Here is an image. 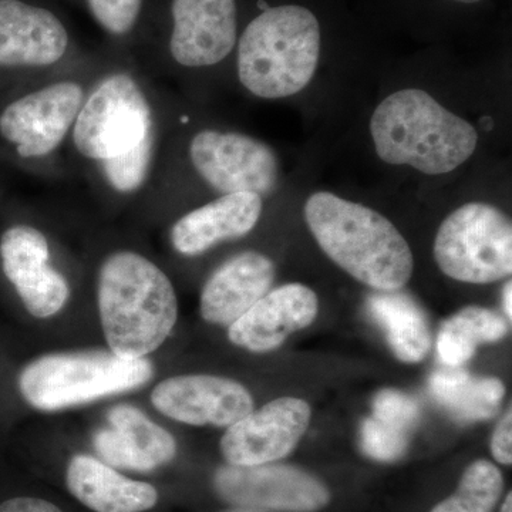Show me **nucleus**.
<instances>
[{"label":"nucleus","instance_id":"17","mask_svg":"<svg viewBox=\"0 0 512 512\" xmlns=\"http://www.w3.org/2000/svg\"><path fill=\"white\" fill-rule=\"evenodd\" d=\"M107 417L111 429L97 434L94 448L109 466L147 473L177 454L174 437L136 407L120 404Z\"/></svg>","mask_w":512,"mask_h":512},{"label":"nucleus","instance_id":"24","mask_svg":"<svg viewBox=\"0 0 512 512\" xmlns=\"http://www.w3.org/2000/svg\"><path fill=\"white\" fill-rule=\"evenodd\" d=\"M504 490L501 471L487 460H478L464 471L456 493L431 512H493Z\"/></svg>","mask_w":512,"mask_h":512},{"label":"nucleus","instance_id":"27","mask_svg":"<svg viewBox=\"0 0 512 512\" xmlns=\"http://www.w3.org/2000/svg\"><path fill=\"white\" fill-rule=\"evenodd\" d=\"M97 23L114 36L127 35L136 26L143 0H87Z\"/></svg>","mask_w":512,"mask_h":512},{"label":"nucleus","instance_id":"22","mask_svg":"<svg viewBox=\"0 0 512 512\" xmlns=\"http://www.w3.org/2000/svg\"><path fill=\"white\" fill-rule=\"evenodd\" d=\"M429 390L454 419L471 423L491 419L503 402V382L493 377H473L461 367L437 370L429 380Z\"/></svg>","mask_w":512,"mask_h":512},{"label":"nucleus","instance_id":"19","mask_svg":"<svg viewBox=\"0 0 512 512\" xmlns=\"http://www.w3.org/2000/svg\"><path fill=\"white\" fill-rule=\"evenodd\" d=\"M261 214L262 197L258 194H224L175 222L171 244L183 255L204 254L220 242L247 235L258 224Z\"/></svg>","mask_w":512,"mask_h":512},{"label":"nucleus","instance_id":"29","mask_svg":"<svg viewBox=\"0 0 512 512\" xmlns=\"http://www.w3.org/2000/svg\"><path fill=\"white\" fill-rule=\"evenodd\" d=\"M491 453L498 463L510 466L512 463V413L505 414L498 423L491 439Z\"/></svg>","mask_w":512,"mask_h":512},{"label":"nucleus","instance_id":"14","mask_svg":"<svg viewBox=\"0 0 512 512\" xmlns=\"http://www.w3.org/2000/svg\"><path fill=\"white\" fill-rule=\"evenodd\" d=\"M170 50L185 67L222 62L237 45L235 0H173Z\"/></svg>","mask_w":512,"mask_h":512},{"label":"nucleus","instance_id":"32","mask_svg":"<svg viewBox=\"0 0 512 512\" xmlns=\"http://www.w3.org/2000/svg\"><path fill=\"white\" fill-rule=\"evenodd\" d=\"M501 512H512V494L508 493L507 498H505L503 508H501Z\"/></svg>","mask_w":512,"mask_h":512},{"label":"nucleus","instance_id":"6","mask_svg":"<svg viewBox=\"0 0 512 512\" xmlns=\"http://www.w3.org/2000/svg\"><path fill=\"white\" fill-rule=\"evenodd\" d=\"M434 256L441 271L466 284H491L512 272V225L494 205L468 202L440 225Z\"/></svg>","mask_w":512,"mask_h":512},{"label":"nucleus","instance_id":"4","mask_svg":"<svg viewBox=\"0 0 512 512\" xmlns=\"http://www.w3.org/2000/svg\"><path fill=\"white\" fill-rule=\"evenodd\" d=\"M320 45L322 33L311 10L296 5L266 9L239 39V80L261 99L293 96L311 83Z\"/></svg>","mask_w":512,"mask_h":512},{"label":"nucleus","instance_id":"11","mask_svg":"<svg viewBox=\"0 0 512 512\" xmlns=\"http://www.w3.org/2000/svg\"><path fill=\"white\" fill-rule=\"evenodd\" d=\"M312 410L296 397H281L228 427L221 451L231 466H262L288 456L302 439Z\"/></svg>","mask_w":512,"mask_h":512},{"label":"nucleus","instance_id":"9","mask_svg":"<svg viewBox=\"0 0 512 512\" xmlns=\"http://www.w3.org/2000/svg\"><path fill=\"white\" fill-rule=\"evenodd\" d=\"M86 93L64 80L26 94L0 114V134L22 158L46 157L63 143L82 109Z\"/></svg>","mask_w":512,"mask_h":512},{"label":"nucleus","instance_id":"1","mask_svg":"<svg viewBox=\"0 0 512 512\" xmlns=\"http://www.w3.org/2000/svg\"><path fill=\"white\" fill-rule=\"evenodd\" d=\"M305 220L322 251L362 284L394 292L412 278V249L392 222L372 208L316 192L306 201Z\"/></svg>","mask_w":512,"mask_h":512},{"label":"nucleus","instance_id":"33","mask_svg":"<svg viewBox=\"0 0 512 512\" xmlns=\"http://www.w3.org/2000/svg\"><path fill=\"white\" fill-rule=\"evenodd\" d=\"M456 2H461V3H477V2H480V0H456Z\"/></svg>","mask_w":512,"mask_h":512},{"label":"nucleus","instance_id":"18","mask_svg":"<svg viewBox=\"0 0 512 512\" xmlns=\"http://www.w3.org/2000/svg\"><path fill=\"white\" fill-rule=\"evenodd\" d=\"M274 279L275 265L268 256L255 251L234 256L202 289V318L214 325L231 326L264 298Z\"/></svg>","mask_w":512,"mask_h":512},{"label":"nucleus","instance_id":"28","mask_svg":"<svg viewBox=\"0 0 512 512\" xmlns=\"http://www.w3.org/2000/svg\"><path fill=\"white\" fill-rule=\"evenodd\" d=\"M373 416L393 421L412 431L419 421V404L413 397L397 390H382L373 400Z\"/></svg>","mask_w":512,"mask_h":512},{"label":"nucleus","instance_id":"10","mask_svg":"<svg viewBox=\"0 0 512 512\" xmlns=\"http://www.w3.org/2000/svg\"><path fill=\"white\" fill-rule=\"evenodd\" d=\"M215 490L228 503L286 512H315L330 494L318 478L288 466H229L217 471Z\"/></svg>","mask_w":512,"mask_h":512},{"label":"nucleus","instance_id":"26","mask_svg":"<svg viewBox=\"0 0 512 512\" xmlns=\"http://www.w3.org/2000/svg\"><path fill=\"white\" fill-rule=\"evenodd\" d=\"M156 140L148 141L127 156L100 163L107 183L121 194H131L143 187L153 163Z\"/></svg>","mask_w":512,"mask_h":512},{"label":"nucleus","instance_id":"23","mask_svg":"<svg viewBox=\"0 0 512 512\" xmlns=\"http://www.w3.org/2000/svg\"><path fill=\"white\" fill-rule=\"evenodd\" d=\"M507 332V323L500 315L468 306L441 326L437 353L447 367H461L474 356L478 346L498 342Z\"/></svg>","mask_w":512,"mask_h":512},{"label":"nucleus","instance_id":"5","mask_svg":"<svg viewBox=\"0 0 512 512\" xmlns=\"http://www.w3.org/2000/svg\"><path fill=\"white\" fill-rule=\"evenodd\" d=\"M150 360L126 359L113 352L59 353L39 357L19 376V389L30 406L57 412L130 392L150 382Z\"/></svg>","mask_w":512,"mask_h":512},{"label":"nucleus","instance_id":"3","mask_svg":"<svg viewBox=\"0 0 512 512\" xmlns=\"http://www.w3.org/2000/svg\"><path fill=\"white\" fill-rule=\"evenodd\" d=\"M377 156L429 175L451 173L473 156V124L444 109L420 89L399 90L377 106L370 120Z\"/></svg>","mask_w":512,"mask_h":512},{"label":"nucleus","instance_id":"12","mask_svg":"<svg viewBox=\"0 0 512 512\" xmlns=\"http://www.w3.org/2000/svg\"><path fill=\"white\" fill-rule=\"evenodd\" d=\"M6 278L15 286L30 315L45 319L62 311L70 296L66 278L50 266V248L39 229L16 225L0 239Z\"/></svg>","mask_w":512,"mask_h":512},{"label":"nucleus","instance_id":"30","mask_svg":"<svg viewBox=\"0 0 512 512\" xmlns=\"http://www.w3.org/2000/svg\"><path fill=\"white\" fill-rule=\"evenodd\" d=\"M0 512H63L55 504L40 498L19 497L0 504Z\"/></svg>","mask_w":512,"mask_h":512},{"label":"nucleus","instance_id":"20","mask_svg":"<svg viewBox=\"0 0 512 512\" xmlns=\"http://www.w3.org/2000/svg\"><path fill=\"white\" fill-rule=\"evenodd\" d=\"M70 493L96 512H144L156 507V487L130 480L97 458L73 457L66 473Z\"/></svg>","mask_w":512,"mask_h":512},{"label":"nucleus","instance_id":"31","mask_svg":"<svg viewBox=\"0 0 512 512\" xmlns=\"http://www.w3.org/2000/svg\"><path fill=\"white\" fill-rule=\"evenodd\" d=\"M512 284L511 282H508L507 285H505L504 288V295H503V305H504V311L507 313L508 319H511L512 316V306H511V299H512Z\"/></svg>","mask_w":512,"mask_h":512},{"label":"nucleus","instance_id":"2","mask_svg":"<svg viewBox=\"0 0 512 512\" xmlns=\"http://www.w3.org/2000/svg\"><path fill=\"white\" fill-rule=\"evenodd\" d=\"M101 326L114 355L141 359L173 332L177 296L168 276L146 256L111 254L99 272Z\"/></svg>","mask_w":512,"mask_h":512},{"label":"nucleus","instance_id":"13","mask_svg":"<svg viewBox=\"0 0 512 512\" xmlns=\"http://www.w3.org/2000/svg\"><path fill=\"white\" fill-rule=\"evenodd\" d=\"M151 402L164 416L192 426L229 427L254 410L242 384L208 375L164 380L153 390Z\"/></svg>","mask_w":512,"mask_h":512},{"label":"nucleus","instance_id":"15","mask_svg":"<svg viewBox=\"0 0 512 512\" xmlns=\"http://www.w3.org/2000/svg\"><path fill=\"white\" fill-rule=\"evenodd\" d=\"M69 42L55 13L22 0H0V67L53 66Z\"/></svg>","mask_w":512,"mask_h":512},{"label":"nucleus","instance_id":"8","mask_svg":"<svg viewBox=\"0 0 512 512\" xmlns=\"http://www.w3.org/2000/svg\"><path fill=\"white\" fill-rule=\"evenodd\" d=\"M190 158L197 173L224 194L254 192L265 197L278 187L274 150L245 134L202 130L191 140Z\"/></svg>","mask_w":512,"mask_h":512},{"label":"nucleus","instance_id":"7","mask_svg":"<svg viewBox=\"0 0 512 512\" xmlns=\"http://www.w3.org/2000/svg\"><path fill=\"white\" fill-rule=\"evenodd\" d=\"M153 140L150 103L136 80L124 73L104 79L84 100L74 121L76 150L97 163L127 156Z\"/></svg>","mask_w":512,"mask_h":512},{"label":"nucleus","instance_id":"21","mask_svg":"<svg viewBox=\"0 0 512 512\" xmlns=\"http://www.w3.org/2000/svg\"><path fill=\"white\" fill-rule=\"evenodd\" d=\"M367 309L382 328L397 359L417 363L429 355V323L424 312L409 296L393 292L375 295L367 302Z\"/></svg>","mask_w":512,"mask_h":512},{"label":"nucleus","instance_id":"25","mask_svg":"<svg viewBox=\"0 0 512 512\" xmlns=\"http://www.w3.org/2000/svg\"><path fill=\"white\" fill-rule=\"evenodd\" d=\"M412 431L393 421L372 416L363 421L360 444L366 456L377 461H394L406 453Z\"/></svg>","mask_w":512,"mask_h":512},{"label":"nucleus","instance_id":"16","mask_svg":"<svg viewBox=\"0 0 512 512\" xmlns=\"http://www.w3.org/2000/svg\"><path fill=\"white\" fill-rule=\"evenodd\" d=\"M318 315V296L301 284H289L266 293L237 322L229 326L234 345L251 352L279 348L292 333L308 328Z\"/></svg>","mask_w":512,"mask_h":512}]
</instances>
